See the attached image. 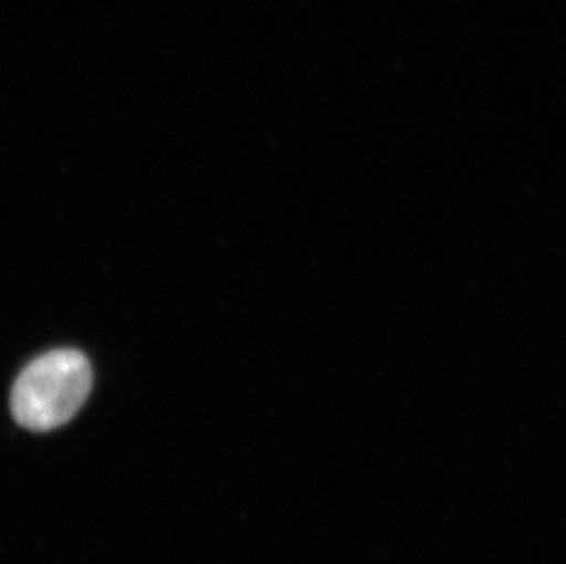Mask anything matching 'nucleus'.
Here are the masks:
<instances>
[{
  "label": "nucleus",
  "instance_id": "nucleus-1",
  "mask_svg": "<svg viewBox=\"0 0 566 564\" xmlns=\"http://www.w3.org/2000/svg\"><path fill=\"white\" fill-rule=\"evenodd\" d=\"M91 363L81 352L61 348L35 357L13 389L11 412L30 431H52L72 420L91 395Z\"/></svg>",
  "mask_w": 566,
  "mask_h": 564
}]
</instances>
